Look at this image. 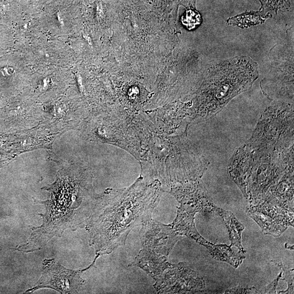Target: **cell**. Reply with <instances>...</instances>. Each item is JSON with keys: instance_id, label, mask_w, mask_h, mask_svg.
Returning <instances> with one entry per match:
<instances>
[{"instance_id": "9", "label": "cell", "mask_w": 294, "mask_h": 294, "mask_svg": "<svg viewBox=\"0 0 294 294\" xmlns=\"http://www.w3.org/2000/svg\"><path fill=\"white\" fill-rule=\"evenodd\" d=\"M198 213L197 209L188 205L181 204L178 208L177 216L174 222L170 224L177 234L181 236H187L211 252L214 245L210 243L199 234L196 230L194 222L195 214Z\"/></svg>"}, {"instance_id": "16", "label": "cell", "mask_w": 294, "mask_h": 294, "mask_svg": "<svg viewBox=\"0 0 294 294\" xmlns=\"http://www.w3.org/2000/svg\"><path fill=\"white\" fill-rule=\"evenodd\" d=\"M282 273L280 274L278 278L274 280V281L271 283L270 285H269L265 289V293H271L274 294L276 293V288L277 286L278 280L279 278H281Z\"/></svg>"}, {"instance_id": "15", "label": "cell", "mask_w": 294, "mask_h": 294, "mask_svg": "<svg viewBox=\"0 0 294 294\" xmlns=\"http://www.w3.org/2000/svg\"><path fill=\"white\" fill-rule=\"evenodd\" d=\"M258 291L255 287L251 288H245V287H236L235 288H233L231 289V290H228L227 292H230V293H254V292H255Z\"/></svg>"}, {"instance_id": "10", "label": "cell", "mask_w": 294, "mask_h": 294, "mask_svg": "<svg viewBox=\"0 0 294 294\" xmlns=\"http://www.w3.org/2000/svg\"><path fill=\"white\" fill-rule=\"evenodd\" d=\"M216 212L222 217L227 227L231 241V247L235 246L242 254H244L245 251L241 244V235L245 227L238 221L234 214L218 208L216 209Z\"/></svg>"}, {"instance_id": "6", "label": "cell", "mask_w": 294, "mask_h": 294, "mask_svg": "<svg viewBox=\"0 0 294 294\" xmlns=\"http://www.w3.org/2000/svg\"><path fill=\"white\" fill-rule=\"evenodd\" d=\"M268 194L260 203L247 208V213L265 234L279 236L289 226H293V217L289 216L287 202Z\"/></svg>"}, {"instance_id": "7", "label": "cell", "mask_w": 294, "mask_h": 294, "mask_svg": "<svg viewBox=\"0 0 294 294\" xmlns=\"http://www.w3.org/2000/svg\"><path fill=\"white\" fill-rule=\"evenodd\" d=\"M139 238L143 249L163 256L169 255L176 243L183 236L167 225L151 218L141 225Z\"/></svg>"}, {"instance_id": "13", "label": "cell", "mask_w": 294, "mask_h": 294, "mask_svg": "<svg viewBox=\"0 0 294 294\" xmlns=\"http://www.w3.org/2000/svg\"><path fill=\"white\" fill-rule=\"evenodd\" d=\"M10 41V36L6 27L0 25V55L7 50Z\"/></svg>"}, {"instance_id": "5", "label": "cell", "mask_w": 294, "mask_h": 294, "mask_svg": "<svg viewBox=\"0 0 294 294\" xmlns=\"http://www.w3.org/2000/svg\"><path fill=\"white\" fill-rule=\"evenodd\" d=\"M96 261L83 270L68 269L54 259H45L41 276L36 285L25 293L35 292L41 288H50L60 294H78L85 284L81 274L95 265Z\"/></svg>"}, {"instance_id": "12", "label": "cell", "mask_w": 294, "mask_h": 294, "mask_svg": "<svg viewBox=\"0 0 294 294\" xmlns=\"http://www.w3.org/2000/svg\"><path fill=\"white\" fill-rule=\"evenodd\" d=\"M201 16L193 9L186 11L181 17V22L189 30H192L201 23Z\"/></svg>"}, {"instance_id": "11", "label": "cell", "mask_w": 294, "mask_h": 294, "mask_svg": "<svg viewBox=\"0 0 294 294\" xmlns=\"http://www.w3.org/2000/svg\"><path fill=\"white\" fill-rule=\"evenodd\" d=\"M272 15L263 11H246L235 17L228 18L226 21L228 25L236 26L241 29L262 24Z\"/></svg>"}, {"instance_id": "14", "label": "cell", "mask_w": 294, "mask_h": 294, "mask_svg": "<svg viewBox=\"0 0 294 294\" xmlns=\"http://www.w3.org/2000/svg\"><path fill=\"white\" fill-rule=\"evenodd\" d=\"M277 266H279V267L282 270L284 273V278L282 279L285 280L288 284V290L283 292L282 293H293L294 292V275L291 273L292 271L289 270L286 267H284L283 265L281 263L276 264Z\"/></svg>"}, {"instance_id": "8", "label": "cell", "mask_w": 294, "mask_h": 294, "mask_svg": "<svg viewBox=\"0 0 294 294\" xmlns=\"http://www.w3.org/2000/svg\"><path fill=\"white\" fill-rule=\"evenodd\" d=\"M170 193L180 204L188 205L198 213H214L217 207L199 179L172 186Z\"/></svg>"}, {"instance_id": "4", "label": "cell", "mask_w": 294, "mask_h": 294, "mask_svg": "<svg viewBox=\"0 0 294 294\" xmlns=\"http://www.w3.org/2000/svg\"><path fill=\"white\" fill-rule=\"evenodd\" d=\"M141 269L155 281L158 294H177L201 292L205 287L202 278L187 264H172L167 256L146 249L140 251L132 263Z\"/></svg>"}, {"instance_id": "3", "label": "cell", "mask_w": 294, "mask_h": 294, "mask_svg": "<svg viewBox=\"0 0 294 294\" xmlns=\"http://www.w3.org/2000/svg\"><path fill=\"white\" fill-rule=\"evenodd\" d=\"M258 69L257 63L245 56L212 64L200 89L192 120L212 118L235 97L249 90L258 78Z\"/></svg>"}, {"instance_id": "2", "label": "cell", "mask_w": 294, "mask_h": 294, "mask_svg": "<svg viewBox=\"0 0 294 294\" xmlns=\"http://www.w3.org/2000/svg\"><path fill=\"white\" fill-rule=\"evenodd\" d=\"M90 172L78 169L62 170L55 183L45 188L50 198L37 203L45 206L43 223L33 227L30 236L25 244L16 249L25 253L43 248L53 237H61L65 230L75 231L85 228L99 196L92 186Z\"/></svg>"}, {"instance_id": "1", "label": "cell", "mask_w": 294, "mask_h": 294, "mask_svg": "<svg viewBox=\"0 0 294 294\" xmlns=\"http://www.w3.org/2000/svg\"><path fill=\"white\" fill-rule=\"evenodd\" d=\"M161 185L141 176L128 188L107 189L99 196L85 227L96 259L125 246L131 231L152 218L163 193Z\"/></svg>"}]
</instances>
